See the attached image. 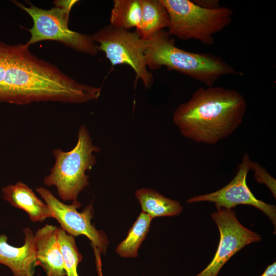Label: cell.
Masks as SVG:
<instances>
[{
	"mask_svg": "<svg viewBox=\"0 0 276 276\" xmlns=\"http://www.w3.org/2000/svg\"><path fill=\"white\" fill-rule=\"evenodd\" d=\"M29 47L0 40V103L80 104L98 99L99 87L77 82L33 54Z\"/></svg>",
	"mask_w": 276,
	"mask_h": 276,
	"instance_id": "1",
	"label": "cell"
},
{
	"mask_svg": "<svg viewBox=\"0 0 276 276\" xmlns=\"http://www.w3.org/2000/svg\"><path fill=\"white\" fill-rule=\"evenodd\" d=\"M238 91L221 86L199 87L175 110L173 121L180 133L198 143L214 145L232 134L247 109Z\"/></svg>",
	"mask_w": 276,
	"mask_h": 276,
	"instance_id": "2",
	"label": "cell"
},
{
	"mask_svg": "<svg viewBox=\"0 0 276 276\" xmlns=\"http://www.w3.org/2000/svg\"><path fill=\"white\" fill-rule=\"evenodd\" d=\"M150 40L151 44L145 56L147 67L152 70L165 66L188 75L206 86H213L223 76L243 75L220 56L191 52L178 48L171 36L164 30L155 34Z\"/></svg>",
	"mask_w": 276,
	"mask_h": 276,
	"instance_id": "3",
	"label": "cell"
},
{
	"mask_svg": "<svg viewBox=\"0 0 276 276\" xmlns=\"http://www.w3.org/2000/svg\"><path fill=\"white\" fill-rule=\"evenodd\" d=\"M100 151V148L93 144L86 126H81L77 144L72 149L53 150L55 163L50 174L44 178V185L55 186L58 196L63 201L77 200L80 193L89 185L86 172L97 163L94 153Z\"/></svg>",
	"mask_w": 276,
	"mask_h": 276,
	"instance_id": "4",
	"label": "cell"
},
{
	"mask_svg": "<svg viewBox=\"0 0 276 276\" xmlns=\"http://www.w3.org/2000/svg\"><path fill=\"white\" fill-rule=\"evenodd\" d=\"M169 17L168 32L179 39L214 44V35L231 24L233 10L225 6L209 9L190 0H160Z\"/></svg>",
	"mask_w": 276,
	"mask_h": 276,
	"instance_id": "5",
	"label": "cell"
},
{
	"mask_svg": "<svg viewBox=\"0 0 276 276\" xmlns=\"http://www.w3.org/2000/svg\"><path fill=\"white\" fill-rule=\"evenodd\" d=\"M78 1H56L55 6L50 9H42L30 4L27 7L14 1L17 6L27 12L32 18V27L29 29L31 37L26 43L30 46L44 40L59 41L77 52L96 55L98 44L91 35L81 34L68 27L71 10Z\"/></svg>",
	"mask_w": 276,
	"mask_h": 276,
	"instance_id": "6",
	"label": "cell"
},
{
	"mask_svg": "<svg viewBox=\"0 0 276 276\" xmlns=\"http://www.w3.org/2000/svg\"><path fill=\"white\" fill-rule=\"evenodd\" d=\"M99 51L104 53L112 65L127 64L141 79L146 88L153 84L152 74L147 70L145 52L151 44L150 39L142 38L136 32L116 28L109 25L91 35Z\"/></svg>",
	"mask_w": 276,
	"mask_h": 276,
	"instance_id": "7",
	"label": "cell"
},
{
	"mask_svg": "<svg viewBox=\"0 0 276 276\" xmlns=\"http://www.w3.org/2000/svg\"><path fill=\"white\" fill-rule=\"evenodd\" d=\"M211 217L220 232V240L211 263L195 276H217L223 266L246 245L260 241V235L243 226L233 209L216 208Z\"/></svg>",
	"mask_w": 276,
	"mask_h": 276,
	"instance_id": "8",
	"label": "cell"
},
{
	"mask_svg": "<svg viewBox=\"0 0 276 276\" xmlns=\"http://www.w3.org/2000/svg\"><path fill=\"white\" fill-rule=\"evenodd\" d=\"M36 191L49 206L53 214V218L60 224V227L67 234L77 237L85 235L91 241V244L105 254L109 241L105 233L96 229L91 220L94 217V209L92 203L88 204L81 212L77 209L82 206L78 200L66 204L57 199L49 190L39 187Z\"/></svg>",
	"mask_w": 276,
	"mask_h": 276,
	"instance_id": "9",
	"label": "cell"
},
{
	"mask_svg": "<svg viewBox=\"0 0 276 276\" xmlns=\"http://www.w3.org/2000/svg\"><path fill=\"white\" fill-rule=\"evenodd\" d=\"M251 160L245 153L238 165V171L230 182L214 192L196 195L188 199V203L208 201L215 204L216 208L232 209L239 204H247L256 207L266 214L275 228L276 207L257 199L246 183V177L250 170Z\"/></svg>",
	"mask_w": 276,
	"mask_h": 276,
	"instance_id": "10",
	"label": "cell"
},
{
	"mask_svg": "<svg viewBox=\"0 0 276 276\" xmlns=\"http://www.w3.org/2000/svg\"><path fill=\"white\" fill-rule=\"evenodd\" d=\"M23 233L25 243L18 247L8 244L6 235H0V264L8 267L14 276H34L37 266L34 234L29 227Z\"/></svg>",
	"mask_w": 276,
	"mask_h": 276,
	"instance_id": "11",
	"label": "cell"
},
{
	"mask_svg": "<svg viewBox=\"0 0 276 276\" xmlns=\"http://www.w3.org/2000/svg\"><path fill=\"white\" fill-rule=\"evenodd\" d=\"M58 227L47 224L34 235L37 266L47 276H65L66 270L58 242Z\"/></svg>",
	"mask_w": 276,
	"mask_h": 276,
	"instance_id": "12",
	"label": "cell"
},
{
	"mask_svg": "<svg viewBox=\"0 0 276 276\" xmlns=\"http://www.w3.org/2000/svg\"><path fill=\"white\" fill-rule=\"evenodd\" d=\"M3 198L11 205L27 213L33 222H43L48 218H53V214L45 202L35 194L26 184L17 182L8 185L2 189Z\"/></svg>",
	"mask_w": 276,
	"mask_h": 276,
	"instance_id": "13",
	"label": "cell"
},
{
	"mask_svg": "<svg viewBox=\"0 0 276 276\" xmlns=\"http://www.w3.org/2000/svg\"><path fill=\"white\" fill-rule=\"evenodd\" d=\"M135 195L142 212L152 219L155 217L177 216L183 210L179 201L166 197L154 189L142 188L135 191Z\"/></svg>",
	"mask_w": 276,
	"mask_h": 276,
	"instance_id": "14",
	"label": "cell"
},
{
	"mask_svg": "<svg viewBox=\"0 0 276 276\" xmlns=\"http://www.w3.org/2000/svg\"><path fill=\"white\" fill-rule=\"evenodd\" d=\"M140 1L141 20L135 32L142 38L150 39L155 34L168 27L169 15L160 0Z\"/></svg>",
	"mask_w": 276,
	"mask_h": 276,
	"instance_id": "15",
	"label": "cell"
},
{
	"mask_svg": "<svg viewBox=\"0 0 276 276\" xmlns=\"http://www.w3.org/2000/svg\"><path fill=\"white\" fill-rule=\"evenodd\" d=\"M152 219L142 212L131 227L125 239L117 247L116 251L121 257L136 258L139 256L138 249L145 239L149 231Z\"/></svg>",
	"mask_w": 276,
	"mask_h": 276,
	"instance_id": "16",
	"label": "cell"
},
{
	"mask_svg": "<svg viewBox=\"0 0 276 276\" xmlns=\"http://www.w3.org/2000/svg\"><path fill=\"white\" fill-rule=\"evenodd\" d=\"M140 0H114L110 16V25L128 30L137 28L141 20Z\"/></svg>",
	"mask_w": 276,
	"mask_h": 276,
	"instance_id": "17",
	"label": "cell"
},
{
	"mask_svg": "<svg viewBox=\"0 0 276 276\" xmlns=\"http://www.w3.org/2000/svg\"><path fill=\"white\" fill-rule=\"evenodd\" d=\"M58 242L63 260L66 276H79L77 266L83 257L78 251L75 237L67 234L61 227H58Z\"/></svg>",
	"mask_w": 276,
	"mask_h": 276,
	"instance_id": "18",
	"label": "cell"
},
{
	"mask_svg": "<svg viewBox=\"0 0 276 276\" xmlns=\"http://www.w3.org/2000/svg\"><path fill=\"white\" fill-rule=\"evenodd\" d=\"M250 168V170H252L254 172V177L256 180L260 183L266 185L275 198V179L268 173L265 168L258 163L251 160Z\"/></svg>",
	"mask_w": 276,
	"mask_h": 276,
	"instance_id": "19",
	"label": "cell"
},
{
	"mask_svg": "<svg viewBox=\"0 0 276 276\" xmlns=\"http://www.w3.org/2000/svg\"><path fill=\"white\" fill-rule=\"evenodd\" d=\"M193 1L199 6L206 9H216L220 6L219 1L217 0H196Z\"/></svg>",
	"mask_w": 276,
	"mask_h": 276,
	"instance_id": "20",
	"label": "cell"
},
{
	"mask_svg": "<svg viewBox=\"0 0 276 276\" xmlns=\"http://www.w3.org/2000/svg\"><path fill=\"white\" fill-rule=\"evenodd\" d=\"M261 276H276V262L268 265Z\"/></svg>",
	"mask_w": 276,
	"mask_h": 276,
	"instance_id": "21",
	"label": "cell"
}]
</instances>
